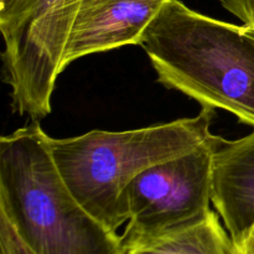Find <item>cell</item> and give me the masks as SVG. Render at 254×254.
<instances>
[{
	"instance_id": "1",
	"label": "cell",
	"mask_w": 254,
	"mask_h": 254,
	"mask_svg": "<svg viewBox=\"0 0 254 254\" xmlns=\"http://www.w3.org/2000/svg\"><path fill=\"white\" fill-rule=\"evenodd\" d=\"M158 81L254 127V31L220 21L180 0L164 5L141 37Z\"/></svg>"
},
{
	"instance_id": "2",
	"label": "cell",
	"mask_w": 254,
	"mask_h": 254,
	"mask_svg": "<svg viewBox=\"0 0 254 254\" xmlns=\"http://www.w3.org/2000/svg\"><path fill=\"white\" fill-rule=\"evenodd\" d=\"M0 215L34 254H123L69 190L37 121L0 139Z\"/></svg>"
},
{
	"instance_id": "3",
	"label": "cell",
	"mask_w": 254,
	"mask_h": 254,
	"mask_svg": "<svg viewBox=\"0 0 254 254\" xmlns=\"http://www.w3.org/2000/svg\"><path fill=\"white\" fill-rule=\"evenodd\" d=\"M215 109L193 118L126 131L92 130L72 138L49 136L54 160L77 200L112 232L128 222L124 193L143 171L195 150L212 133Z\"/></svg>"
},
{
	"instance_id": "4",
	"label": "cell",
	"mask_w": 254,
	"mask_h": 254,
	"mask_svg": "<svg viewBox=\"0 0 254 254\" xmlns=\"http://www.w3.org/2000/svg\"><path fill=\"white\" fill-rule=\"evenodd\" d=\"M217 138L212 134L195 150L146 169L129 184L124 193L129 220L122 237L179 230L210 215Z\"/></svg>"
},
{
	"instance_id": "5",
	"label": "cell",
	"mask_w": 254,
	"mask_h": 254,
	"mask_svg": "<svg viewBox=\"0 0 254 254\" xmlns=\"http://www.w3.org/2000/svg\"><path fill=\"white\" fill-rule=\"evenodd\" d=\"M168 1L78 0L60 64L61 72L88 55L140 45L145 29Z\"/></svg>"
},
{
	"instance_id": "6",
	"label": "cell",
	"mask_w": 254,
	"mask_h": 254,
	"mask_svg": "<svg viewBox=\"0 0 254 254\" xmlns=\"http://www.w3.org/2000/svg\"><path fill=\"white\" fill-rule=\"evenodd\" d=\"M212 205L232 242L254 223V130L237 140L217 138Z\"/></svg>"
},
{
	"instance_id": "7",
	"label": "cell",
	"mask_w": 254,
	"mask_h": 254,
	"mask_svg": "<svg viewBox=\"0 0 254 254\" xmlns=\"http://www.w3.org/2000/svg\"><path fill=\"white\" fill-rule=\"evenodd\" d=\"M220 215L211 211L201 222L143 237H122L123 254H232L233 242Z\"/></svg>"
},
{
	"instance_id": "8",
	"label": "cell",
	"mask_w": 254,
	"mask_h": 254,
	"mask_svg": "<svg viewBox=\"0 0 254 254\" xmlns=\"http://www.w3.org/2000/svg\"><path fill=\"white\" fill-rule=\"evenodd\" d=\"M39 0H0V31L10 34L24 21Z\"/></svg>"
},
{
	"instance_id": "9",
	"label": "cell",
	"mask_w": 254,
	"mask_h": 254,
	"mask_svg": "<svg viewBox=\"0 0 254 254\" xmlns=\"http://www.w3.org/2000/svg\"><path fill=\"white\" fill-rule=\"evenodd\" d=\"M0 254H34L17 237L2 215H0Z\"/></svg>"
},
{
	"instance_id": "10",
	"label": "cell",
	"mask_w": 254,
	"mask_h": 254,
	"mask_svg": "<svg viewBox=\"0 0 254 254\" xmlns=\"http://www.w3.org/2000/svg\"><path fill=\"white\" fill-rule=\"evenodd\" d=\"M223 7L254 31V0H218Z\"/></svg>"
},
{
	"instance_id": "11",
	"label": "cell",
	"mask_w": 254,
	"mask_h": 254,
	"mask_svg": "<svg viewBox=\"0 0 254 254\" xmlns=\"http://www.w3.org/2000/svg\"><path fill=\"white\" fill-rule=\"evenodd\" d=\"M232 254H254V223L240 240L233 242Z\"/></svg>"
}]
</instances>
